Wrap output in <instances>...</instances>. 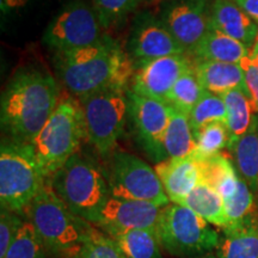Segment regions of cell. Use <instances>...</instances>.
<instances>
[{"instance_id":"obj_1","label":"cell","mask_w":258,"mask_h":258,"mask_svg":"<svg viewBox=\"0 0 258 258\" xmlns=\"http://www.w3.org/2000/svg\"><path fill=\"white\" fill-rule=\"evenodd\" d=\"M61 98L56 80L38 67L18 70L2 95L0 124L8 140L31 144Z\"/></svg>"},{"instance_id":"obj_2","label":"cell","mask_w":258,"mask_h":258,"mask_svg":"<svg viewBox=\"0 0 258 258\" xmlns=\"http://www.w3.org/2000/svg\"><path fill=\"white\" fill-rule=\"evenodd\" d=\"M55 71L71 96H84L106 89H129L134 66L127 51L104 35L91 46L55 54Z\"/></svg>"},{"instance_id":"obj_3","label":"cell","mask_w":258,"mask_h":258,"mask_svg":"<svg viewBox=\"0 0 258 258\" xmlns=\"http://www.w3.org/2000/svg\"><path fill=\"white\" fill-rule=\"evenodd\" d=\"M47 180L73 214L92 225L111 196L105 170L80 151Z\"/></svg>"},{"instance_id":"obj_4","label":"cell","mask_w":258,"mask_h":258,"mask_svg":"<svg viewBox=\"0 0 258 258\" xmlns=\"http://www.w3.org/2000/svg\"><path fill=\"white\" fill-rule=\"evenodd\" d=\"M84 140H86V127L80 102L71 95L61 96L55 110L31 143L44 178H50L79 152Z\"/></svg>"},{"instance_id":"obj_5","label":"cell","mask_w":258,"mask_h":258,"mask_svg":"<svg viewBox=\"0 0 258 258\" xmlns=\"http://www.w3.org/2000/svg\"><path fill=\"white\" fill-rule=\"evenodd\" d=\"M24 219L34 226L47 249L56 258H64L82 244L93 226L73 214L48 180L25 209Z\"/></svg>"},{"instance_id":"obj_6","label":"cell","mask_w":258,"mask_h":258,"mask_svg":"<svg viewBox=\"0 0 258 258\" xmlns=\"http://www.w3.org/2000/svg\"><path fill=\"white\" fill-rule=\"evenodd\" d=\"M31 144L3 140L0 147V205L24 218L25 209L46 183Z\"/></svg>"},{"instance_id":"obj_7","label":"cell","mask_w":258,"mask_h":258,"mask_svg":"<svg viewBox=\"0 0 258 258\" xmlns=\"http://www.w3.org/2000/svg\"><path fill=\"white\" fill-rule=\"evenodd\" d=\"M156 231L161 247L178 258H201L217 250L221 239L208 221L172 202L161 208Z\"/></svg>"},{"instance_id":"obj_8","label":"cell","mask_w":258,"mask_h":258,"mask_svg":"<svg viewBox=\"0 0 258 258\" xmlns=\"http://www.w3.org/2000/svg\"><path fill=\"white\" fill-rule=\"evenodd\" d=\"M129 89H106L78 98L83 108L86 140L102 157L115 152L128 122Z\"/></svg>"},{"instance_id":"obj_9","label":"cell","mask_w":258,"mask_h":258,"mask_svg":"<svg viewBox=\"0 0 258 258\" xmlns=\"http://www.w3.org/2000/svg\"><path fill=\"white\" fill-rule=\"evenodd\" d=\"M105 171L111 196L138 200L165 207L170 200L154 167L134 154L116 150Z\"/></svg>"},{"instance_id":"obj_10","label":"cell","mask_w":258,"mask_h":258,"mask_svg":"<svg viewBox=\"0 0 258 258\" xmlns=\"http://www.w3.org/2000/svg\"><path fill=\"white\" fill-rule=\"evenodd\" d=\"M103 30L93 6L74 0L51 19L42 41L54 54H59L91 46L104 36Z\"/></svg>"},{"instance_id":"obj_11","label":"cell","mask_w":258,"mask_h":258,"mask_svg":"<svg viewBox=\"0 0 258 258\" xmlns=\"http://www.w3.org/2000/svg\"><path fill=\"white\" fill-rule=\"evenodd\" d=\"M128 121L139 147L154 163L166 160L164 135L170 121L171 106L166 103L137 95L128 90Z\"/></svg>"},{"instance_id":"obj_12","label":"cell","mask_w":258,"mask_h":258,"mask_svg":"<svg viewBox=\"0 0 258 258\" xmlns=\"http://www.w3.org/2000/svg\"><path fill=\"white\" fill-rule=\"evenodd\" d=\"M124 49L134 69L163 56L186 54L159 16L151 11H141L135 16Z\"/></svg>"},{"instance_id":"obj_13","label":"cell","mask_w":258,"mask_h":258,"mask_svg":"<svg viewBox=\"0 0 258 258\" xmlns=\"http://www.w3.org/2000/svg\"><path fill=\"white\" fill-rule=\"evenodd\" d=\"M212 0H163L159 16L190 55L211 29Z\"/></svg>"},{"instance_id":"obj_14","label":"cell","mask_w":258,"mask_h":258,"mask_svg":"<svg viewBox=\"0 0 258 258\" xmlns=\"http://www.w3.org/2000/svg\"><path fill=\"white\" fill-rule=\"evenodd\" d=\"M192 64L194 61L188 54L147 61L134 69L129 90L137 95L166 103L171 89Z\"/></svg>"},{"instance_id":"obj_15","label":"cell","mask_w":258,"mask_h":258,"mask_svg":"<svg viewBox=\"0 0 258 258\" xmlns=\"http://www.w3.org/2000/svg\"><path fill=\"white\" fill-rule=\"evenodd\" d=\"M161 208L154 203L110 196L93 226L110 237L131 230H156Z\"/></svg>"},{"instance_id":"obj_16","label":"cell","mask_w":258,"mask_h":258,"mask_svg":"<svg viewBox=\"0 0 258 258\" xmlns=\"http://www.w3.org/2000/svg\"><path fill=\"white\" fill-rule=\"evenodd\" d=\"M170 202L180 203L201 182L199 161L194 157L166 159L154 166Z\"/></svg>"},{"instance_id":"obj_17","label":"cell","mask_w":258,"mask_h":258,"mask_svg":"<svg viewBox=\"0 0 258 258\" xmlns=\"http://www.w3.org/2000/svg\"><path fill=\"white\" fill-rule=\"evenodd\" d=\"M211 28L252 47L258 35V25L234 0H212Z\"/></svg>"},{"instance_id":"obj_18","label":"cell","mask_w":258,"mask_h":258,"mask_svg":"<svg viewBox=\"0 0 258 258\" xmlns=\"http://www.w3.org/2000/svg\"><path fill=\"white\" fill-rule=\"evenodd\" d=\"M194 64L200 83L206 92L222 96L233 90H241L247 93L244 71L240 63L198 61Z\"/></svg>"},{"instance_id":"obj_19","label":"cell","mask_w":258,"mask_h":258,"mask_svg":"<svg viewBox=\"0 0 258 258\" xmlns=\"http://www.w3.org/2000/svg\"><path fill=\"white\" fill-rule=\"evenodd\" d=\"M249 50L241 42L211 28L189 56L194 62L218 61L240 63L245 57L249 56Z\"/></svg>"},{"instance_id":"obj_20","label":"cell","mask_w":258,"mask_h":258,"mask_svg":"<svg viewBox=\"0 0 258 258\" xmlns=\"http://www.w3.org/2000/svg\"><path fill=\"white\" fill-rule=\"evenodd\" d=\"M221 97L227 110L226 125H227L228 137H230V143H228V147H230L240 138L249 133L256 124L258 115L249 95L241 90H233Z\"/></svg>"},{"instance_id":"obj_21","label":"cell","mask_w":258,"mask_h":258,"mask_svg":"<svg viewBox=\"0 0 258 258\" xmlns=\"http://www.w3.org/2000/svg\"><path fill=\"white\" fill-rule=\"evenodd\" d=\"M227 150L238 175L249 186L258 205V120L249 133Z\"/></svg>"},{"instance_id":"obj_22","label":"cell","mask_w":258,"mask_h":258,"mask_svg":"<svg viewBox=\"0 0 258 258\" xmlns=\"http://www.w3.org/2000/svg\"><path fill=\"white\" fill-rule=\"evenodd\" d=\"M218 258H258V215L239 227L222 230Z\"/></svg>"},{"instance_id":"obj_23","label":"cell","mask_w":258,"mask_h":258,"mask_svg":"<svg viewBox=\"0 0 258 258\" xmlns=\"http://www.w3.org/2000/svg\"><path fill=\"white\" fill-rule=\"evenodd\" d=\"M200 165L201 182L211 185L227 200L234 195L239 182V175L235 169L233 160L228 159L225 154L219 153L206 159H196Z\"/></svg>"},{"instance_id":"obj_24","label":"cell","mask_w":258,"mask_h":258,"mask_svg":"<svg viewBox=\"0 0 258 258\" xmlns=\"http://www.w3.org/2000/svg\"><path fill=\"white\" fill-rule=\"evenodd\" d=\"M195 134L189 116L171 106L170 121L164 135V150L167 159H183L195 153Z\"/></svg>"},{"instance_id":"obj_25","label":"cell","mask_w":258,"mask_h":258,"mask_svg":"<svg viewBox=\"0 0 258 258\" xmlns=\"http://www.w3.org/2000/svg\"><path fill=\"white\" fill-rule=\"evenodd\" d=\"M178 205L190 208L211 225L224 228L228 224L224 199L217 190L206 183L200 182Z\"/></svg>"},{"instance_id":"obj_26","label":"cell","mask_w":258,"mask_h":258,"mask_svg":"<svg viewBox=\"0 0 258 258\" xmlns=\"http://www.w3.org/2000/svg\"><path fill=\"white\" fill-rule=\"evenodd\" d=\"M111 238L127 258H163L156 230H131Z\"/></svg>"},{"instance_id":"obj_27","label":"cell","mask_w":258,"mask_h":258,"mask_svg":"<svg viewBox=\"0 0 258 258\" xmlns=\"http://www.w3.org/2000/svg\"><path fill=\"white\" fill-rule=\"evenodd\" d=\"M201 83H200L198 73H196L195 64L182 74V77L177 80L173 88L171 89L167 97V104L177 109L183 114L188 115L198 104V102L205 95Z\"/></svg>"},{"instance_id":"obj_28","label":"cell","mask_w":258,"mask_h":258,"mask_svg":"<svg viewBox=\"0 0 258 258\" xmlns=\"http://www.w3.org/2000/svg\"><path fill=\"white\" fill-rule=\"evenodd\" d=\"M64 258H127L116 241L99 228L92 226L85 239Z\"/></svg>"},{"instance_id":"obj_29","label":"cell","mask_w":258,"mask_h":258,"mask_svg":"<svg viewBox=\"0 0 258 258\" xmlns=\"http://www.w3.org/2000/svg\"><path fill=\"white\" fill-rule=\"evenodd\" d=\"M224 202L228 224L221 230H231V228L239 227V226L244 225L245 222L258 215V205L254 200L253 194L251 192L249 186L240 177L234 195L225 200Z\"/></svg>"},{"instance_id":"obj_30","label":"cell","mask_w":258,"mask_h":258,"mask_svg":"<svg viewBox=\"0 0 258 258\" xmlns=\"http://www.w3.org/2000/svg\"><path fill=\"white\" fill-rule=\"evenodd\" d=\"M195 134L196 148L194 158L195 159H206V158L217 156L222 150L228 147L230 137H228L227 125L221 122L205 125Z\"/></svg>"},{"instance_id":"obj_31","label":"cell","mask_w":258,"mask_h":258,"mask_svg":"<svg viewBox=\"0 0 258 258\" xmlns=\"http://www.w3.org/2000/svg\"><path fill=\"white\" fill-rule=\"evenodd\" d=\"M47 246L28 220L24 221L17 237L4 258H53Z\"/></svg>"},{"instance_id":"obj_32","label":"cell","mask_w":258,"mask_h":258,"mask_svg":"<svg viewBox=\"0 0 258 258\" xmlns=\"http://www.w3.org/2000/svg\"><path fill=\"white\" fill-rule=\"evenodd\" d=\"M189 121L194 132L199 131L205 125L217 123V122L226 124L227 110H226L222 97L205 92L202 98L194 106L191 112L189 114Z\"/></svg>"},{"instance_id":"obj_33","label":"cell","mask_w":258,"mask_h":258,"mask_svg":"<svg viewBox=\"0 0 258 258\" xmlns=\"http://www.w3.org/2000/svg\"><path fill=\"white\" fill-rule=\"evenodd\" d=\"M144 2L145 0H92V6L103 29H110L121 23Z\"/></svg>"},{"instance_id":"obj_34","label":"cell","mask_w":258,"mask_h":258,"mask_svg":"<svg viewBox=\"0 0 258 258\" xmlns=\"http://www.w3.org/2000/svg\"><path fill=\"white\" fill-rule=\"evenodd\" d=\"M25 219L17 213L2 208L0 211V258H4L17 237Z\"/></svg>"},{"instance_id":"obj_35","label":"cell","mask_w":258,"mask_h":258,"mask_svg":"<svg viewBox=\"0 0 258 258\" xmlns=\"http://www.w3.org/2000/svg\"><path fill=\"white\" fill-rule=\"evenodd\" d=\"M240 66L244 71L247 93H249V97L253 103L254 110L258 115V64L251 61L247 56L241 61Z\"/></svg>"},{"instance_id":"obj_36","label":"cell","mask_w":258,"mask_h":258,"mask_svg":"<svg viewBox=\"0 0 258 258\" xmlns=\"http://www.w3.org/2000/svg\"><path fill=\"white\" fill-rule=\"evenodd\" d=\"M234 2L258 25V0H234Z\"/></svg>"},{"instance_id":"obj_37","label":"cell","mask_w":258,"mask_h":258,"mask_svg":"<svg viewBox=\"0 0 258 258\" xmlns=\"http://www.w3.org/2000/svg\"><path fill=\"white\" fill-rule=\"evenodd\" d=\"M29 0H0V9L3 14H10L22 9L28 4Z\"/></svg>"},{"instance_id":"obj_38","label":"cell","mask_w":258,"mask_h":258,"mask_svg":"<svg viewBox=\"0 0 258 258\" xmlns=\"http://www.w3.org/2000/svg\"><path fill=\"white\" fill-rule=\"evenodd\" d=\"M249 59L258 64V35H257L256 40H254V42H253L252 47H251L249 50Z\"/></svg>"},{"instance_id":"obj_39","label":"cell","mask_w":258,"mask_h":258,"mask_svg":"<svg viewBox=\"0 0 258 258\" xmlns=\"http://www.w3.org/2000/svg\"><path fill=\"white\" fill-rule=\"evenodd\" d=\"M201 258H218V257H215V256H205V257H201Z\"/></svg>"}]
</instances>
